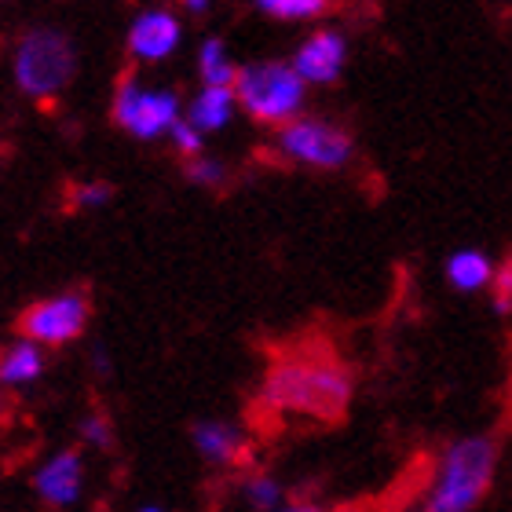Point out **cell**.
Returning a JSON list of instances; mask_svg holds the SVG:
<instances>
[{
    "label": "cell",
    "mask_w": 512,
    "mask_h": 512,
    "mask_svg": "<svg viewBox=\"0 0 512 512\" xmlns=\"http://www.w3.org/2000/svg\"><path fill=\"white\" fill-rule=\"evenodd\" d=\"M443 275H447V282L458 293H483V289L494 286V275H498V267H494V260L483 249H454V253L447 256V264H443Z\"/></svg>",
    "instance_id": "13"
},
{
    "label": "cell",
    "mask_w": 512,
    "mask_h": 512,
    "mask_svg": "<svg viewBox=\"0 0 512 512\" xmlns=\"http://www.w3.org/2000/svg\"><path fill=\"white\" fill-rule=\"evenodd\" d=\"M235 96L238 107L246 110L253 121L286 128L289 121L304 118L300 110H304V99H308V85L293 70V63L260 59V63H246L238 70Z\"/></svg>",
    "instance_id": "3"
},
{
    "label": "cell",
    "mask_w": 512,
    "mask_h": 512,
    "mask_svg": "<svg viewBox=\"0 0 512 512\" xmlns=\"http://www.w3.org/2000/svg\"><path fill=\"white\" fill-rule=\"evenodd\" d=\"M191 443L198 458L216 465V469H242L253 461V443L238 425L220 421V417H202L191 425Z\"/></svg>",
    "instance_id": "8"
},
{
    "label": "cell",
    "mask_w": 512,
    "mask_h": 512,
    "mask_svg": "<svg viewBox=\"0 0 512 512\" xmlns=\"http://www.w3.org/2000/svg\"><path fill=\"white\" fill-rule=\"evenodd\" d=\"M114 121L136 139H158L172 132L176 121H183L180 96L176 92H158V88H143L132 77H125L114 96Z\"/></svg>",
    "instance_id": "7"
},
{
    "label": "cell",
    "mask_w": 512,
    "mask_h": 512,
    "mask_svg": "<svg viewBox=\"0 0 512 512\" xmlns=\"http://www.w3.org/2000/svg\"><path fill=\"white\" fill-rule=\"evenodd\" d=\"M235 110H238V96H235V88H213V85H205L198 96L191 99V107H187V114L183 118L191 121L198 132H220V128L231 125V118H235Z\"/></svg>",
    "instance_id": "14"
},
{
    "label": "cell",
    "mask_w": 512,
    "mask_h": 512,
    "mask_svg": "<svg viewBox=\"0 0 512 512\" xmlns=\"http://www.w3.org/2000/svg\"><path fill=\"white\" fill-rule=\"evenodd\" d=\"M242 498L256 512H278L286 505V491H282V483L271 472H249L246 480H242Z\"/></svg>",
    "instance_id": "16"
},
{
    "label": "cell",
    "mask_w": 512,
    "mask_h": 512,
    "mask_svg": "<svg viewBox=\"0 0 512 512\" xmlns=\"http://www.w3.org/2000/svg\"><path fill=\"white\" fill-rule=\"evenodd\" d=\"M92 363H96L99 374H110V359H107V352H103V348H92Z\"/></svg>",
    "instance_id": "24"
},
{
    "label": "cell",
    "mask_w": 512,
    "mask_h": 512,
    "mask_svg": "<svg viewBox=\"0 0 512 512\" xmlns=\"http://www.w3.org/2000/svg\"><path fill=\"white\" fill-rule=\"evenodd\" d=\"M169 136H172V143H176L180 154H187V158H202V132H198L187 118L176 121Z\"/></svg>",
    "instance_id": "20"
},
{
    "label": "cell",
    "mask_w": 512,
    "mask_h": 512,
    "mask_svg": "<svg viewBox=\"0 0 512 512\" xmlns=\"http://www.w3.org/2000/svg\"><path fill=\"white\" fill-rule=\"evenodd\" d=\"M92 319L88 289H66L55 297H44L19 315V337L41 344V348H63V344L85 337Z\"/></svg>",
    "instance_id": "5"
},
{
    "label": "cell",
    "mask_w": 512,
    "mask_h": 512,
    "mask_svg": "<svg viewBox=\"0 0 512 512\" xmlns=\"http://www.w3.org/2000/svg\"><path fill=\"white\" fill-rule=\"evenodd\" d=\"M278 512H330V509H322L319 502H308V498H289Z\"/></svg>",
    "instance_id": "23"
},
{
    "label": "cell",
    "mask_w": 512,
    "mask_h": 512,
    "mask_svg": "<svg viewBox=\"0 0 512 512\" xmlns=\"http://www.w3.org/2000/svg\"><path fill=\"white\" fill-rule=\"evenodd\" d=\"M337 512H377V509H370V505H344V509H337Z\"/></svg>",
    "instance_id": "26"
},
{
    "label": "cell",
    "mask_w": 512,
    "mask_h": 512,
    "mask_svg": "<svg viewBox=\"0 0 512 512\" xmlns=\"http://www.w3.org/2000/svg\"><path fill=\"white\" fill-rule=\"evenodd\" d=\"M44 366L48 355L41 344L19 337L0 352V388H30L44 377Z\"/></svg>",
    "instance_id": "12"
},
{
    "label": "cell",
    "mask_w": 512,
    "mask_h": 512,
    "mask_svg": "<svg viewBox=\"0 0 512 512\" xmlns=\"http://www.w3.org/2000/svg\"><path fill=\"white\" fill-rule=\"evenodd\" d=\"M180 4L191 11V15H205V11H209V0H180Z\"/></svg>",
    "instance_id": "25"
},
{
    "label": "cell",
    "mask_w": 512,
    "mask_h": 512,
    "mask_svg": "<svg viewBox=\"0 0 512 512\" xmlns=\"http://www.w3.org/2000/svg\"><path fill=\"white\" fill-rule=\"evenodd\" d=\"M139 512H165V509H161V505H143Z\"/></svg>",
    "instance_id": "27"
},
{
    "label": "cell",
    "mask_w": 512,
    "mask_h": 512,
    "mask_svg": "<svg viewBox=\"0 0 512 512\" xmlns=\"http://www.w3.org/2000/svg\"><path fill=\"white\" fill-rule=\"evenodd\" d=\"M183 41V22L165 8H150L136 15L128 30V55L136 63H161L169 59Z\"/></svg>",
    "instance_id": "11"
},
{
    "label": "cell",
    "mask_w": 512,
    "mask_h": 512,
    "mask_svg": "<svg viewBox=\"0 0 512 512\" xmlns=\"http://www.w3.org/2000/svg\"><path fill=\"white\" fill-rule=\"evenodd\" d=\"M77 70V55L70 37L59 30H30L19 41V52H15V81L26 96L33 99H52L59 96L70 77Z\"/></svg>",
    "instance_id": "4"
},
{
    "label": "cell",
    "mask_w": 512,
    "mask_h": 512,
    "mask_svg": "<svg viewBox=\"0 0 512 512\" xmlns=\"http://www.w3.org/2000/svg\"><path fill=\"white\" fill-rule=\"evenodd\" d=\"M238 70H242V66L231 63L227 44L220 41V37H209V41H202V48H198V74H202V85L235 88Z\"/></svg>",
    "instance_id": "15"
},
{
    "label": "cell",
    "mask_w": 512,
    "mask_h": 512,
    "mask_svg": "<svg viewBox=\"0 0 512 512\" xmlns=\"http://www.w3.org/2000/svg\"><path fill=\"white\" fill-rule=\"evenodd\" d=\"M256 8L282 22H308L319 19L322 11L330 8V0H256Z\"/></svg>",
    "instance_id": "17"
},
{
    "label": "cell",
    "mask_w": 512,
    "mask_h": 512,
    "mask_svg": "<svg viewBox=\"0 0 512 512\" xmlns=\"http://www.w3.org/2000/svg\"><path fill=\"white\" fill-rule=\"evenodd\" d=\"M355 374L333 355H282L267 366L260 381V403L275 414H308L319 421H337L352 406Z\"/></svg>",
    "instance_id": "1"
},
{
    "label": "cell",
    "mask_w": 512,
    "mask_h": 512,
    "mask_svg": "<svg viewBox=\"0 0 512 512\" xmlns=\"http://www.w3.org/2000/svg\"><path fill=\"white\" fill-rule=\"evenodd\" d=\"M0 406H4V395H0Z\"/></svg>",
    "instance_id": "28"
},
{
    "label": "cell",
    "mask_w": 512,
    "mask_h": 512,
    "mask_svg": "<svg viewBox=\"0 0 512 512\" xmlns=\"http://www.w3.org/2000/svg\"><path fill=\"white\" fill-rule=\"evenodd\" d=\"M81 439H85V447L92 450H114V443H118V432H114V421H110L103 410H92V414L81 417Z\"/></svg>",
    "instance_id": "18"
},
{
    "label": "cell",
    "mask_w": 512,
    "mask_h": 512,
    "mask_svg": "<svg viewBox=\"0 0 512 512\" xmlns=\"http://www.w3.org/2000/svg\"><path fill=\"white\" fill-rule=\"evenodd\" d=\"M348 63V37L341 30H315L300 41L293 55V70L304 77V85H333Z\"/></svg>",
    "instance_id": "10"
},
{
    "label": "cell",
    "mask_w": 512,
    "mask_h": 512,
    "mask_svg": "<svg viewBox=\"0 0 512 512\" xmlns=\"http://www.w3.org/2000/svg\"><path fill=\"white\" fill-rule=\"evenodd\" d=\"M278 150L297 165L322 172H337L355 158V143L344 128L319 118H297L278 128Z\"/></svg>",
    "instance_id": "6"
},
{
    "label": "cell",
    "mask_w": 512,
    "mask_h": 512,
    "mask_svg": "<svg viewBox=\"0 0 512 512\" xmlns=\"http://www.w3.org/2000/svg\"><path fill=\"white\" fill-rule=\"evenodd\" d=\"M491 300H494V311H498V315H512V264L498 267L494 286H491Z\"/></svg>",
    "instance_id": "22"
},
{
    "label": "cell",
    "mask_w": 512,
    "mask_h": 512,
    "mask_svg": "<svg viewBox=\"0 0 512 512\" xmlns=\"http://www.w3.org/2000/svg\"><path fill=\"white\" fill-rule=\"evenodd\" d=\"M33 491L48 509H70L85 491V458L81 447H66L33 472Z\"/></svg>",
    "instance_id": "9"
},
{
    "label": "cell",
    "mask_w": 512,
    "mask_h": 512,
    "mask_svg": "<svg viewBox=\"0 0 512 512\" xmlns=\"http://www.w3.org/2000/svg\"><path fill=\"white\" fill-rule=\"evenodd\" d=\"M187 176H191L194 183H202V187H220L227 172L216 158H191V165H187Z\"/></svg>",
    "instance_id": "21"
},
{
    "label": "cell",
    "mask_w": 512,
    "mask_h": 512,
    "mask_svg": "<svg viewBox=\"0 0 512 512\" xmlns=\"http://www.w3.org/2000/svg\"><path fill=\"white\" fill-rule=\"evenodd\" d=\"M498 461H502V443L487 432L454 436L439 450L432 483L417 512H476L498 476Z\"/></svg>",
    "instance_id": "2"
},
{
    "label": "cell",
    "mask_w": 512,
    "mask_h": 512,
    "mask_svg": "<svg viewBox=\"0 0 512 512\" xmlns=\"http://www.w3.org/2000/svg\"><path fill=\"white\" fill-rule=\"evenodd\" d=\"M110 183L103 180H88V183H77L74 191H70V202L74 209H103L110 202Z\"/></svg>",
    "instance_id": "19"
}]
</instances>
